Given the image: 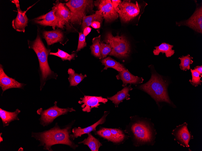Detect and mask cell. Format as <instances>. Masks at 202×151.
<instances>
[{"label":"cell","instance_id":"cell-31","mask_svg":"<svg viewBox=\"0 0 202 151\" xmlns=\"http://www.w3.org/2000/svg\"><path fill=\"white\" fill-rule=\"evenodd\" d=\"M95 134L112 142V134L109 128L101 127L99 130L95 131Z\"/></svg>","mask_w":202,"mask_h":151},{"label":"cell","instance_id":"cell-14","mask_svg":"<svg viewBox=\"0 0 202 151\" xmlns=\"http://www.w3.org/2000/svg\"><path fill=\"white\" fill-rule=\"evenodd\" d=\"M26 84L19 82L15 79L8 77L5 73L2 65L0 66V87L3 92L10 89L17 88L24 89Z\"/></svg>","mask_w":202,"mask_h":151},{"label":"cell","instance_id":"cell-26","mask_svg":"<svg viewBox=\"0 0 202 151\" xmlns=\"http://www.w3.org/2000/svg\"><path fill=\"white\" fill-rule=\"evenodd\" d=\"M67 72L69 75L68 80L70 86H77L87 77L86 74L83 75L81 73H77L74 70L71 68L68 69Z\"/></svg>","mask_w":202,"mask_h":151},{"label":"cell","instance_id":"cell-35","mask_svg":"<svg viewBox=\"0 0 202 151\" xmlns=\"http://www.w3.org/2000/svg\"><path fill=\"white\" fill-rule=\"evenodd\" d=\"M113 7L116 9L119 10V6L122 1L120 0H111Z\"/></svg>","mask_w":202,"mask_h":151},{"label":"cell","instance_id":"cell-9","mask_svg":"<svg viewBox=\"0 0 202 151\" xmlns=\"http://www.w3.org/2000/svg\"><path fill=\"white\" fill-rule=\"evenodd\" d=\"M94 5L101 11L106 23L111 22L118 18L119 10L113 7L111 0H96L94 2Z\"/></svg>","mask_w":202,"mask_h":151},{"label":"cell","instance_id":"cell-2","mask_svg":"<svg viewBox=\"0 0 202 151\" xmlns=\"http://www.w3.org/2000/svg\"><path fill=\"white\" fill-rule=\"evenodd\" d=\"M29 48L36 53L39 62L40 79V90L41 91L46 81L51 78L56 79L58 75L50 69L48 64V57L50 50L47 48L38 34L33 41L28 40Z\"/></svg>","mask_w":202,"mask_h":151},{"label":"cell","instance_id":"cell-17","mask_svg":"<svg viewBox=\"0 0 202 151\" xmlns=\"http://www.w3.org/2000/svg\"><path fill=\"white\" fill-rule=\"evenodd\" d=\"M35 23L45 26H50L55 30L56 27H58V20L54 14V8L46 14L40 16L34 20Z\"/></svg>","mask_w":202,"mask_h":151},{"label":"cell","instance_id":"cell-38","mask_svg":"<svg viewBox=\"0 0 202 151\" xmlns=\"http://www.w3.org/2000/svg\"><path fill=\"white\" fill-rule=\"evenodd\" d=\"M194 70L200 74L201 77H202V66L201 65L197 66L194 68Z\"/></svg>","mask_w":202,"mask_h":151},{"label":"cell","instance_id":"cell-15","mask_svg":"<svg viewBox=\"0 0 202 151\" xmlns=\"http://www.w3.org/2000/svg\"><path fill=\"white\" fill-rule=\"evenodd\" d=\"M14 2L17 8L18 14L16 17L12 21V26L16 31L24 33L28 20L26 14L27 10L22 11L21 10L18 0H14Z\"/></svg>","mask_w":202,"mask_h":151},{"label":"cell","instance_id":"cell-24","mask_svg":"<svg viewBox=\"0 0 202 151\" xmlns=\"http://www.w3.org/2000/svg\"><path fill=\"white\" fill-rule=\"evenodd\" d=\"M101 62L102 64L105 66L103 70H107L108 68H112L120 72L126 69L122 64L109 57L103 59Z\"/></svg>","mask_w":202,"mask_h":151},{"label":"cell","instance_id":"cell-21","mask_svg":"<svg viewBox=\"0 0 202 151\" xmlns=\"http://www.w3.org/2000/svg\"><path fill=\"white\" fill-rule=\"evenodd\" d=\"M132 89L130 86L125 87L121 91L118 92L116 94L112 96L108 97L107 99L112 102L116 107H118L119 104L124 100L130 99L129 92Z\"/></svg>","mask_w":202,"mask_h":151},{"label":"cell","instance_id":"cell-19","mask_svg":"<svg viewBox=\"0 0 202 151\" xmlns=\"http://www.w3.org/2000/svg\"><path fill=\"white\" fill-rule=\"evenodd\" d=\"M43 36L48 46H50L57 42L61 43L64 38L63 33L59 30L44 31L43 32Z\"/></svg>","mask_w":202,"mask_h":151},{"label":"cell","instance_id":"cell-11","mask_svg":"<svg viewBox=\"0 0 202 151\" xmlns=\"http://www.w3.org/2000/svg\"><path fill=\"white\" fill-rule=\"evenodd\" d=\"M187 124L185 122L182 124L177 126L173 130L172 134L174 136V140L183 147H189V142L193 138L191 132L187 128Z\"/></svg>","mask_w":202,"mask_h":151},{"label":"cell","instance_id":"cell-5","mask_svg":"<svg viewBox=\"0 0 202 151\" xmlns=\"http://www.w3.org/2000/svg\"><path fill=\"white\" fill-rule=\"evenodd\" d=\"M71 12L70 22L80 25L83 17L93 11L94 2L90 0H70L65 4Z\"/></svg>","mask_w":202,"mask_h":151},{"label":"cell","instance_id":"cell-4","mask_svg":"<svg viewBox=\"0 0 202 151\" xmlns=\"http://www.w3.org/2000/svg\"><path fill=\"white\" fill-rule=\"evenodd\" d=\"M129 128V134L137 145L151 144L154 142L155 131L146 121L138 119L132 122Z\"/></svg>","mask_w":202,"mask_h":151},{"label":"cell","instance_id":"cell-12","mask_svg":"<svg viewBox=\"0 0 202 151\" xmlns=\"http://www.w3.org/2000/svg\"><path fill=\"white\" fill-rule=\"evenodd\" d=\"M78 103L80 104H83L81 105L82 111L84 112H89L91 109L94 108H98L101 105L99 103L102 102L106 104L108 99L103 98L101 96H96L85 95L83 97L80 98Z\"/></svg>","mask_w":202,"mask_h":151},{"label":"cell","instance_id":"cell-36","mask_svg":"<svg viewBox=\"0 0 202 151\" xmlns=\"http://www.w3.org/2000/svg\"><path fill=\"white\" fill-rule=\"evenodd\" d=\"M101 23L98 21H94L91 25V26L95 29H98L100 27Z\"/></svg>","mask_w":202,"mask_h":151},{"label":"cell","instance_id":"cell-37","mask_svg":"<svg viewBox=\"0 0 202 151\" xmlns=\"http://www.w3.org/2000/svg\"><path fill=\"white\" fill-rule=\"evenodd\" d=\"M91 28L90 27H87L83 30V33L85 37L86 36L91 32Z\"/></svg>","mask_w":202,"mask_h":151},{"label":"cell","instance_id":"cell-33","mask_svg":"<svg viewBox=\"0 0 202 151\" xmlns=\"http://www.w3.org/2000/svg\"><path fill=\"white\" fill-rule=\"evenodd\" d=\"M192 76V80H190L191 83L195 87L200 85L202 81L200 80V74L194 69H191Z\"/></svg>","mask_w":202,"mask_h":151},{"label":"cell","instance_id":"cell-10","mask_svg":"<svg viewBox=\"0 0 202 151\" xmlns=\"http://www.w3.org/2000/svg\"><path fill=\"white\" fill-rule=\"evenodd\" d=\"M53 8L54 14L58 20V27L63 28L64 25L70 22L71 12L65 4L58 2L56 3Z\"/></svg>","mask_w":202,"mask_h":151},{"label":"cell","instance_id":"cell-27","mask_svg":"<svg viewBox=\"0 0 202 151\" xmlns=\"http://www.w3.org/2000/svg\"><path fill=\"white\" fill-rule=\"evenodd\" d=\"M112 136V142L119 143L122 142L125 138V135L123 131L119 128H110Z\"/></svg>","mask_w":202,"mask_h":151},{"label":"cell","instance_id":"cell-13","mask_svg":"<svg viewBox=\"0 0 202 151\" xmlns=\"http://www.w3.org/2000/svg\"><path fill=\"white\" fill-rule=\"evenodd\" d=\"M178 25H186L196 32H202V8H197L193 15L188 20L178 23Z\"/></svg>","mask_w":202,"mask_h":151},{"label":"cell","instance_id":"cell-23","mask_svg":"<svg viewBox=\"0 0 202 151\" xmlns=\"http://www.w3.org/2000/svg\"><path fill=\"white\" fill-rule=\"evenodd\" d=\"M88 137L83 141L78 142L88 146L91 151H98L99 147L102 145L99 140L93 137L90 133L87 134Z\"/></svg>","mask_w":202,"mask_h":151},{"label":"cell","instance_id":"cell-16","mask_svg":"<svg viewBox=\"0 0 202 151\" xmlns=\"http://www.w3.org/2000/svg\"><path fill=\"white\" fill-rule=\"evenodd\" d=\"M109 113L108 111H105L103 115L98 121L93 124L84 128L80 127H75L73 128L72 131V134H70V137L72 140L78 137H80L83 134H87L92 131H96V128L97 126L102 124L105 123L106 121V118Z\"/></svg>","mask_w":202,"mask_h":151},{"label":"cell","instance_id":"cell-7","mask_svg":"<svg viewBox=\"0 0 202 151\" xmlns=\"http://www.w3.org/2000/svg\"><path fill=\"white\" fill-rule=\"evenodd\" d=\"M57 102L55 101L54 106L47 109L43 110L42 108L37 109V113L40 115L39 119L40 124L43 127L47 126L53 122L58 117L67 114L69 112L75 111L73 107L61 108L57 105Z\"/></svg>","mask_w":202,"mask_h":151},{"label":"cell","instance_id":"cell-3","mask_svg":"<svg viewBox=\"0 0 202 151\" xmlns=\"http://www.w3.org/2000/svg\"><path fill=\"white\" fill-rule=\"evenodd\" d=\"M168 85L161 75L154 73H152L149 80L139 87L150 95L157 104L164 102L173 105L167 92Z\"/></svg>","mask_w":202,"mask_h":151},{"label":"cell","instance_id":"cell-20","mask_svg":"<svg viewBox=\"0 0 202 151\" xmlns=\"http://www.w3.org/2000/svg\"><path fill=\"white\" fill-rule=\"evenodd\" d=\"M21 111L17 109L13 112H8L0 109V117L1 119L4 127L8 126L10 123L15 120H19L18 115Z\"/></svg>","mask_w":202,"mask_h":151},{"label":"cell","instance_id":"cell-18","mask_svg":"<svg viewBox=\"0 0 202 151\" xmlns=\"http://www.w3.org/2000/svg\"><path fill=\"white\" fill-rule=\"evenodd\" d=\"M116 77L117 79H120L122 81V86L123 87L129 83L136 84L141 83L143 81L142 78L134 76L126 69L119 72V74L116 76Z\"/></svg>","mask_w":202,"mask_h":151},{"label":"cell","instance_id":"cell-1","mask_svg":"<svg viewBox=\"0 0 202 151\" xmlns=\"http://www.w3.org/2000/svg\"><path fill=\"white\" fill-rule=\"evenodd\" d=\"M74 122L73 121L63 128L56 123L53 127L48 130L38 133L32 132L31 137L40 142L38 146H43L44 150L53 151L51 146L57 144L66 145L75 150L78 145L75 144L70 137L71 129Z\"/></svg>","mask_w":202,"mask_h":151},{"label":"cell","instance_id":"cell-29","mask_svg":"<svg viewBox=\"0 0 202 151\" xmlns=\"http://www.w3.org/2000/svg\"><path fill=\"white\" fill-rule=\"evenodd\" d=\"M181 60L180 67L181 69L183 71H186L190 69V65L193 62L192 59L193 58L188 54L187 56H183L179 58Z\"/></svg>","mask_w":202,"mask_h":151},{"label":"cell","instance_id":"cell-25","mask_svg":"<svg viewBox=\"0 0 202 151\" xmlns=\"http://www.w3.org/2000/svg\"><path fill=\"white\" fill-rule=\"evenodd\" d=\"M173 46L165 42L162 43L159 46H155V49L153 51L155 55H158L160 52L165 53L167 57H170L174 53V50L172 49Z\"/></svg>","mask_w":202,"mask_h":151},{"label":"cell","instance_id":"cell-8","mask_svg":"<svg viewBox=\"0 0 202 151\" xmlns=\"http://www.w3.org/2000/svg\"><path fill=\"white\" fill-rule=\"evenodd\" d=\"M119 16L123 22L130 21L138 15L140 12V6L138 2H131L130 0H123L119 6Z\"/></svg>","mask_w":202,"mask_h":151},{"label":"cell","instance_id":"cell-39","mask_svg":"<svg viewBox=\"0 0 202 151\" xmlns=\"http://www.w3.org/2000/svg\"><path fill=\"white\" fill-rule=\"evenodd\" d=\"M2 134V133H1L0 134V142H1L3 141V138L2 137H1V135Z\"/></svg>","mask_w":202,"mask_h":151},{"label":"cell","instance_id":"cell-22","mask_svg":"<svg viewBox=\"0 0 202 151\" xmlns=\"http://www.w3.org/2000/svg\"><path fill=\"white\" fill-rule=\"evenodd\" d=\"M103 19L102 13L100 11H95V13L89 16H85L83 17L81 28L83 30L85 28L89 27L92 23L94 21H98L101 22Z\"/></svg>","mask_w":202,"mask_h":151},{"label":"cell","instance_id":"cell-34","mask_svg":"<svg viewBox=\"0 0 202 151\" xmlns=\"http://www.w3.org/2000/svg\"><path fill=\"white\" fill-rule=\"evenodd\" d=\"M85 37L83 33H79L78 45L76 51V52H78L81 49L86 46V42Z\"/></svg>","mask_w":202,"mask_h":151},{"label":"cell","instance_id":"cell-30","mask_svg":"<svg viewBox=\"0 0 202 151\" xmlns=\"http://www.w3.org/2000/svg\"><path fill=\"white\" fill-rule=\"evenodd\" d=\"M49 54L59 57L63 61L68 60L70 61L71 60L74 59L76 56V54L75 53L70 54L59 49H58L57 52H50Z\"/></svg>","mask_w":202,"mask_h":151},{"label":"cell","instance_id":"cell-32","mask_svg":"<svg viewBox=\"0 0 202 151\" xmlns=\"http://www.w3.org/2000/svg\"><path fill=\"white\" fill-rule=\"evenodd\" d=\"M100 46L101 58L103 59L109 55L111 52L112 48L109 44L105 43L101 41Z\"/></svg>","mask_w":202,"mask_h":151},{"label":"cell","instance_id":"cell-28","mask_svg":"<svg viewBox=\"0 0 202 151\" xmlns=\"http://www.w3.org/2000/svg\"><path fill=\"white\" fill-rule=\"evenodd\" d=\"M101 35L95 37L93 39L92 44L90 49L92 54L94 56L101 59L100 52V42Z\"/></svg>","mask_w":202,"mask_h":151},{"label":"cell","instance_id":"cell-6","mask_svg":"<svg viewBox=\"0 0 202 151\" xmlns=\"http://www.w3.org/2000/svg\"><path fill=\"white\" fill-rule=\"evenodd\" d=\"M103 41L110 45L112 48L110 55L119 58L127 57L130 52L129 42L123 35L113 36L110 32L106 34Z\"/></svg>","mask_w":202,"mask_h":151}]
</instances>
